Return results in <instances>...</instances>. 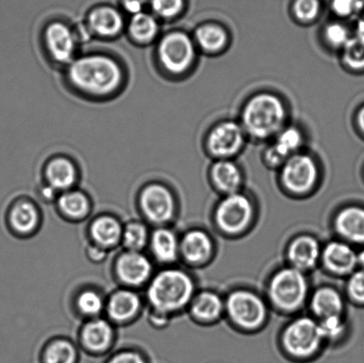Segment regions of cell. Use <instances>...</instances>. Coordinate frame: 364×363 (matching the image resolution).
<instances>
[{
	"instance_id": "cell-1",
	"label": "cell",
	"mask_w": 364,
	"mask_h": 363,
	"mask_svg": "<svg viewBox=\"0 0 364 363\" xmlns=\"http://www.w3.org/2000/svg\"><path fill=\"white\" fill-rule=\"evenodd\" d=\"M63 70L68 90L85 101H112L122 94L128 84L126 63L105 51L80 53Z\"/></svg>"
},
{
	"instance_id": "cell-2",
	"label": "cell",
	"mask_w": 364,
	"mask_h": 363,
	"mask_svg": "<svg viewBox=\"0 0 364 363\" xmlns=\"http://www.w3.org/2000/svg\"><path fill=\"white\" fill-rule=\"evenodd\" d=\"M290 108L283 96L258 91L242 103L239 122L249 141L269 142L290 123Z\"/></svg>"
},
{
	"instance_id": "cell-3",
	"label": "cell",
	"mask_w": 364,
	"mask_h": 363,
	"mask_svg": "<svg viewBox=\"0 0 364 363\" xmlns=\"http://www.w3.org/2000/svg\"><path fill=\"white\" fill-rule=\"evenodd\" d=\"M198 53L191 34L181 30L169 31L156 41L153 62L164 77L180 80L192 72Z\"/></svg>"
},
{
	"instance_id": "cell-4",
	"label": "cell",
	"mask_w": 364,
	"mask_h": 363,
	"mask_svg": "<svg viewBox=\"0 0 364 363\" xmlns=\"http://www.w3.org/2000/svg\"><path fill=\"white\" fill-rule=\"evenodd\" d=\"M195 288L192 277L183 270L165 269L149 283L148 300L153 310L170 316L191 305Z\"/></svg>"
},
{
	"instance_id": "cell-5",
	"label": "cell",
	"mask_w": 364,
	"mask_h": 363,
	"mask_svg": "<svg viewBox=\"0 0 364 363\" xmlns=\"http://www.w3.org/2000/svg\"><path fill=\"white\" fill-rule=\"evenodd\" d=\"M81 38L76 28L66 21H51L42 28L43 55L50 64L64 69L80 55Z\"/></svg>"
},
{
	"instance_id": "cell-6",
	"label": "cell",
	"mask_w": 364,
	"mask_h": 363,
	"mask_svg": "<svg viewBox=\"0 0 364 363\" xmlns=\"http://www.w3.org/2000/svg\"><path fill=\"white\" fill-rule=\"evenodd\" d=\"M278 174L280 185L287 193L304 195L313 191L319 183L320 163L304 149L291 156L278 170Z\"/></svg>"
},
{
	"instance_id": "cell-7",
	"label": "cell",
	"mask_w": 364,
	"mask_h": 363,
	"mask_svg": "<svg viewBox=\"0 0 364 363\" xmlns=\"http://www.w3.org/2000/svg\"><path fill=\"white\" fill-rule=\"evenodd\" d=\"M305 273L288 266L274 273L269 284V296L277 308L294 312L304 305L309 294Z\"/></svg>"
},
{
	"instance_id": "cell-8",
	"label": "cell",
	"mask_w": 364,
	"mask_h": 363,
	"mask_svg": "<svg viewBox=\"0 0 364 363\" xmlns=\"http://www.w3.org/2000/svg\"><path fill=\"white\" fill-rule=\"evenodd\" d=\"M244 128L235 119H223L213 124L203 139V148L213 160L235 159L248 141Z\"/></svg>"
},
{
	"instance_id": "cell-9",
	"label": "cell",
	"mask_w": 364,
	"mask_h": 363,
	"mask_svg": "<svg viewBox=\"0 0 364 363\" xmlns=\"http://www.w3.org/2000/svg\"><path fill=\"white\" fill-rule=\"evenodd\" d=\"M282 341L289 355L304 360L315 355L324 340L319 323L315 319L303 316L289 323Z\"/></svg>"
},
{
	"instance_id": "cell-10",
	"label": "cell",
	"mask_w": 364,
	"mask_h": 363,
	"mask_svg": "<svg viewBox=\"0 0 364 363\" xmlns=\"http://www.w3.org/2000/svg\"><path fill=\"white\" fill-rule=\"evenodd\" d=\"M225 310L235 325L246 330L259 328L267 320L265 302L253 291L237 290L225 301Z\"/></svg>"
},
{
	"instance_id": "cell-11",
	"label": "cell",
	"mask_w": 364,
	"mask_h": 363,
	"mask_svg": "<svg viewBox=\"0 0 364 363\" xmlns=\"http://www.w3.org/2000/svg\"><path fill=\"white\" fill-rule=\"evenodd\" d=\"M255 207L251 199L242 193L224 195L215 209V222L224 233L237 234L250 225Z\"/></svg>"
},
{
	"instance_id": "cell-12",
	"label": "cell",
	"mask_w": 364,
	"mask_h": 363,
	"mask_svg": "<svg viewBox=\"0 0 364 363\" xmlns=\"http://www.w3.org/2000/svg\"><path fill=\"white\" fill-rule=\"evenodd\" d=\"M306 134L298 124L289 123L276 137L267 142L262 158L271 170H279L291 156L304 151Z\"/></svg>"
},
{
	"instance_id": "cell-13",
	"label": "cell",
	"mask_w": 364,
	"mask_h": 363,
	"mask_svg": "<svg viewBox=\"0 0 364 363\" xmlns=\"http://www.w3.org/2000/svg\"><path fill=\"white\" fill-rule=\"evenodd\" d=\"M142 213L149 222L166 224L173 220L176 211V199L167 185L154 181L145 185L139 195Z\"/></svg>"
},
{
	"instance_id": "cell-14",
	"label": "cell",
	"mask_w": 364,
	"mask_h": 363,
	"mask_svg": "<svg viewBox=\"0 0 364 363\" xmlns=\"http://www.w3.org/2000/svg\"><path fill=\"white\" fill-rule=\"evenodd\" d=\"M122 13L110 6H100L87 14L85 30L89 37L100 40H114L126 31Z\"/></svg>"
},
{
	"instance_id": "cell-15",
	"label": "cell",
	"mask_w": 364,
	"mask_h": 363,
	"mask_svg": "<svg viewBox=\"0 0 364 363\" xmlns=\"http://www.w3.org/2000/svg\"><path fill=\"white\" fill-rule=\"evenodd\" d=\"M43 174L46 185L63 193L73 190L78 180V167L69 156L58 155L46 161Z\"/></svg>"
},
{
	"instance_id": "cell-16",
	"label": "cell",
	"mask_w": 364,
	"mask_h": 363,
	"mask_svg": "<svg viewBox=\"0 0 364 363\" xmlns=\"http://www.w3.org/2000/svg\"><path fill=\"white\" fill-rule=\"evenodd\" d=\"M210 183L224 195L242 191L245 175L235 159L213 160L209 168Z\"/></svg>"
},
{
	"instance_id": "cell-17",
	"label": "cell",
	"mask_w": 364,
	"mask_h": 363,
	"mask_svg": "<svg viewBox=\"0 0 364 363\" xmlns=\"http://www.w3.org/2000/svg\"><path fill=\"white\" fill-rule=\"evenodd\" d=\"M116 272L123 283L140 286L151 277L152 264L141 251H127L117 259Z\"/></svg>"
},
{
	"instance_id": "cell-18",
	"label": "cell",
	"mask_w": 364,
	"mask_h": 363,
	"mask_svg": "<svg viewBox=\"0 0 364 363\" xmlns=\"http://www.w3.org/2000/svg\"><path fill=\"white\" fill-rule=\"evenodd\" d=\"M324 266L337 276H350L358 268V251L345 241H333L323 249Z\"/></svg>"
},
{
	"instance_id": "cell-19",
	"label": "cell",
	"mask_w": 364,
	"mask_h": 363,
	"mask_svg": "<svg viewBox=\"0 0 364 363\" xmlns=\"http://www.w3.org/2000/svg\"><path fill=\"white\" fill-rule=\"evenodd\" d=\"M191 35L198 52L206 55H219L226 51L230 44L231 37L228 28L213 21L198 25Z\"/></svg>"
},
{
	"instance_id": "cell-20",
	"label": "cell",
	"mask_w": 364,
	"mask_h": 363,
	"mask_svg": "<svg viewBox=\"0 0 364 363\" xmlns=\"http://www.w3.org/2000/svg\"><path fill=\"white\" fill-rule=\"evenodd\" d=\"M335 229L347 243L364 246V206L342 208L335 218Z\"/></svg>"
},
{
	"instance_id": "cell-21",
	"label": "cell",
	"mask_w": 364,
	"mask_h": 363,
	"mask_svg": "<svg viewBox=\"0 0 364 363\" xmlns=\"http://www.w3.org/2000/svg\"><path fill=\"white\" fill-rule=\"evenodd\" d=\"M322 251L315 237L301 236L295 238L289 246V261L292 268L305 273L315 268L322 257Z\"/></svg>"
},
{
	"instance_id": "cell-22",
	"label": "cell",
	"mask_w": 364,
	"mask_h": 363,
	"mask_svg": "<svg viewBox=\"0 0 364 363\" xmlns=\"http://www.w3.org/2000/svg\"><path fill=\"white\" fill-rule=\"evenodd\" d=\"M126 31L129 40L137 46L156 44L160 38V23L151 13L141 12L132 16Z\"/></svg>"
},
{
	"instance_id": "cell-23",
	"label": "cell",
	"mask_w": 364,
	"mask_h": 363,
	"mask_svg": "<svg viewBox=\"0 0 364 363\" xmlns=\"http://www.w3.org/2000/svg\"><path fill=\"white\" fill-rule=\"evenodd\" d=\"M213 251V244L205 231H188L180 241V254L192 265H201L208 261Z\"/></svg>"
},
{
	"instance_id": "cell-24",
	"label": "cell",
	"mask_w": 364,
	"mask_h": 363,
	"mask_svg": "<svg viewBox=\"0 0 364 363\" xmlns=\"http://www.w3.org/2000/svg\"><path fill=\"white\" fill-rule=\"evenodd\" d=\"M114 332L106 320L96 318L88 322L81 332L82 345L89 353L102 354L112 347Z\"/></svg>"
},
{
	"instance_id": "cell-25",
	"label": "cell",
	"mask_w": 364,
	"mask_h": 363,
	"mask_svg": "<svg viewBox=\"0 0 364 363\" xmlns=\"http://www.w3.org/2000/svg\"><path fill=\"white\" fill-rule=\"evenodd\" d=\"M109 318L116 323L128 322L133 319L141 308V300L137 293L130 290L115 291L106 305Z\"/></svg>"
},
{
	"instance_id": "cell-26",
	"label": "cell",
	"mask_w": 364,
	"mask_h": 363,
	"mask_svg": "<svg viewBox=\"0 0 364 363\" xmlns=\"http://www.w3.org/2000/svg\"><path fill=\"white\" fill-rule=\"evenodd\" d=\"M310 308L319 320L331 316L343 315L345 302L342 295L331 287H323L315 291L310 300Z\"/></svg>"
},
{
	"instance_id": "cell-27",
	"label": "cell",
	"mask_w": 364,
	"mask_h": 363,
	"mask_svg": "<svg viewBox=\"0 0 364 363\" xmlns=\"http://www.w3.org/2000/svg\"><path fill=\"white\" fill-rule=\"evenodd\" d=\"M225 311V302L213 291H205L195 295L191 303L193 318L201 323H214Z\"/></svg>"
},
{
	"instance_id": "cell-28",
	"label": "cell",
	"mask_w": 364,
	"mask_h": 363,
	"mask_svg": "<svg viewBox=\"0 0 364 363\" xmlns=\"http://www.w3.org/2000/svg\"><path fill=\"white\" fill-rule=\"evenodd\" d=\"M39 222L37 207L27 200L17 201L7 213V222L11 229L20 234H28L36 229Z\"/></svg>"
},
{
	"instance_id": "cell-29",
	"label": "cell",
	"mask_w": 364,
	"mask_h": 363,
	"mask_svg": "<svg viewBox=\"0 0 364 363\" xmlns=\"http://www.w3.org/2000/svg\"><path fill=\"white\" fill-rule=\"evenodd\" d=\"M151 246L156 261L170 264L176 261L180 254V241L173 231L160 227L151 237Z\"/></svg>"
},
{
	"instance_id": "cell-30",
	"label": "cell",
	"mask_w": 364,
	"mask_h": 363,
	"mask_svg": "<svg viewBox=\"0 0 364 363\" xmlns=\"http://www.w3.org/2000/svg\"><path fill=\"white\" fill-rule=\"evenodd\" d=\"M90 234L96 245L103 249L116 246L122 239L123 227L112 216H101L92 222Z\"/></svg>"
},
{
	"instance_id": "cell-31",
	"label": "cell",
	"mask_w": 364,
	"mask_h": 363,
	"mask_svg": "<svg viewBox=\"0 0 364 363\" xmlns=\"http://www.w3.org/2000/svg\"><path fill=\"white\" fill-rule=\"evenodd\" d=\"M354 34L350 28L344 23L342 20H337L327 23L321 31V42L323 45L333 52H341L348 44Z\"/></svg>"
},
{
	"instance_id": "cell-32",
	"label": "cell",
	"mask_w": 364,
	"mask_h": 363,
	"mask_svg": "<svg viewBox=\"0 0 364 363\" xmlns=\"http://www.w3.org/2000/svg\"><path fill=\"white\" fill-rule=\"evenodd\" d=\"M60 211L73 220L83 219L90 210V201L83 192L70 190L60 193L58 197Z\"/></svg>"
},
{
	"instance_id": "cell-33",
	"label": "cell",
	"mask_w": 364,
	"mask_h": 363,
	"mask_svg": "<svg viewBox=\"0 0 364 363\" xmlns=\"http://www.w3.org/2000/svg\"><path fill=\"white\" fill-rule=\"evenodd\" d=\"M41 363H78L77 348L69 340L52 341L43 351Z\"/></svg>"
},
{
	"instance_id": "cell-34",
	"label": "cell",
	"mask_w": 364,
	"mask_h": 363,
	"mask_svg": "<svg viewBox=\"0 0 364 363\" xmlns=\"http://www.w3.org/2000/svg\"><path fill=\"white\" fill-rule=\"evenodd\" d=\"M341 60L346 70L353 73L364 72V39L354 34L341 50Z\"/></svg>"
},
{
	"instance_id": "cell-35",
	"label": "cell",
	"mask_w": 364,
	"mask_h": 363,
	"mask_svg": "<svg viewBox=\"0 0 364 363\" xmlns=\"http://www.w3.org/2000/svg\"><path fill=\"white\" fill-rule=\"evenodd\" d=\"M149 239L147 227L144 223L133 222L123 227L122 242L127 251H141Z\"/></svg>"
},
{
	"instance_id": "cell-36",
	"label": "cell",
	"mask_w": 364,
	"mask_h": 363,
	"mask_svg": "<svg viewBox=\"0 0 364 363\" xmlns=\"http://www.w3.org/2000/svg\"><path fill=\"white\" fill-rule=\"evenodd\" d=\"M322 4L320 0H294L291 6V13L299 23L308 25L318 19Z\"/></svg>"
},
{
	"instance_id": "cell-37",
	"label": "cell",
	"mask_w": 364,
	"mask_h": 363,
	"mask_svg": "<svg viewBox=\"0 0 364 363\" xmlns=\"http://www.w3.org/2000/svg\"><path fill=\"white\" fill-rule=\"evenodd\" d=\"M151 13L160 21L177 19L183 12L185 0H149Z\"/></svg>"
},
{
	"instance_id": "cell-38",
	"label": "cell",
	"mask_w": 364,
	"mask_h": 363,
	"mask_svg": "<svg viewBox=\"0 0 364 363\" xmlns=\"http://www.w3.org/2000/svg\"><path fill=\"white\" fill-rule=\"evenodd\" d=\"M77 305L82 315L95 318L105 308V302L97 291L87 290L78 295Z\"/></svg>"
},
{
	"instance_id": "cell-39",
	"label": "cell",
	"mask_w": 364,
	"mask_h": 363,
	"mask_svg": "<svg viewBox=\"0 0 364 363\" xmlns=\"http://www.w3.org/2000/svg\"><path fill=\"white\" fill-rule=\"evenodd\" d=\"M319 327L323 340L335 341L344 335L347 325L343 315L331 316L320 320Z\"/></svg>"
},
{
	"instance_id": "cell-40",
	"label": "cell",
	"mask_w": 364,
	"mask_h": 363,
	"mask_svg": "<svg viewBox=\"0 0 364 363\" xmlns=\"http://www.w3.org/2000/svg\"><path fill=\"white\" fill-rule=\"evenodd\" d=\"M348 297L355 303L364 305V270L356 269L348 276L347 283Z\"/></svg>"
},
{
	"instance_id": "cell-41",
	"label": "cell",
	"mask_w": 364,
	"mask_h": 363,
	"mask_svg": "<svg viewBox=\"0 0 364 363\" xmlns=\"http://www.w3.org/2000/svg\"><path fill=\"white\" fill-rule=\"evenodd\" d=\"M360 1L361 0H331L330 7L331 12L338 19H348L355 17L358 13Z\"/></svg>"
},
{
	"instance_id": "cell-42",
	"label": "cell",
	"mask_w": 364,
	"mask_h": 363,
	"mask_svg": "<svg viewBox=\"0 0 364 363\" xmlns=\"http://www.w3.org/2000/svg\"><path fill=\"white\" fill-rule=\"evenodd\" d=\"M105 363H149V361L141 352L127 350L114 354Z\"/></svg>"
},
{
	"instance_id": "cell-43",
	"label": "cell",
	"mask_w": 364,
	"mask_h": 363,
	"mask_svg": "<svg viewBox=\"0 0 364 363\" xmlns=\"http://www.w3.org/2000/svg\"><path fill=\"white\" fill-rule=\"evenodd\" d=\"M120 1L123 9L131 14V16L145 12V7L149 4V0H120Z\"/></svg>"
},
{
	"instance_id": "cell-44",
	"label": "cell",
	"mask_w": 364,
	"mask_h": 363,
	"mask_svg": "<svg viewBox=\"0 0 364 363\" xmlns=\"http://www.w3.org/2000/svg\"><path fill=\"white\" fill-rule=\"evenodd\" d=\"M87 255L89 259L94 263H101L105 261L107 257L105 249L98 246V245H91L87 250Z\"/></svg>"
},
{
	"instance_id": "cell-45",
	"label": "cell",
	"mask_w": 364,
	"mask_h": 363,
	"mask_svg": "<svg viewBox=\"0 0 364 363\" xmlns=\"http://www.w3.org/2000/svg\"><path fill=\"white\" fill-rule=\"evenodd\" d=\"M169 318L170 316L154 310L149 315V322L156 328H162V327L166 326L169 322Z\"/></svg>"
},
{
	"instance_id": "cell-46",
	"label": "cell",
	"mask_w": 364,
	"mask_h": 363,
	"mask_svg": "<svg viewBox=\"0 0 364 363\" xmlns=\"http://www.w3.org/2000/svg\"><path fill=\"white\" fill-rule=\"evenodd\" d=\"M355 127L360 134L364 136V104L360 107L355 116Z\"/></svg>"
},
{
	"instance_id": "cell-47",
	"label": "cell",
	"mask_w": 364,
	"mask_h": 363,
	"mask_svg": "<svg viewBox=\"0 0 364 363\" xmlns=\"http://www.w3.org/2000/svg\"><path fill=\"white\" fill-rule=\"evenodd\" d=\"M57 194H58V192L53 190V188L49 187L48 185L45 184L42 188L41 195L45 200H53V199L57 197Z\"/></svg>"
},
{
	"instance_id": "cell-48",
	"label": "cell",
	"mask_w": 364,
	"mask_h": 363,
	"mask_svg": "<svg viewBox=\"0 0 364 363\" xmlns=\"http://www.w3.org/2000/svg\"><path fill=\"white\" fill-rule=\"evenodd\" d=\"M355 34L364 39V20H356Z\"/></svg>"
},
{
	"instance_id": "cell-49",
	"label": "cell",
	"mask_w": 364,
	"mask_h": 363,
	"mask_svg": "<svg viewBox=\"0 0 364 363\" xmlns=\"http://www.w3.org/2000/svg\"><path fill=\"white\" fill-rule=\"evenodd\" d=\"M358 264L361 269L364 270V247L361 251H358Z\"/></svg>"
},
{
	"instance_id": "cell-50",
	"label": "cell",
	"mask_w": 364,
	"mask_h": 363,
	"mask_svg": "<svg viewBox=\"0 0 364 363\" xmlns=\"http://www.w3.org/2000/svg\"><path fill=\"white\" fill-rule=\"evenodd\" d=\"M356 20H364V0L360 1V6L358 14H356Z\"/></svg>"
}]
</instances>
